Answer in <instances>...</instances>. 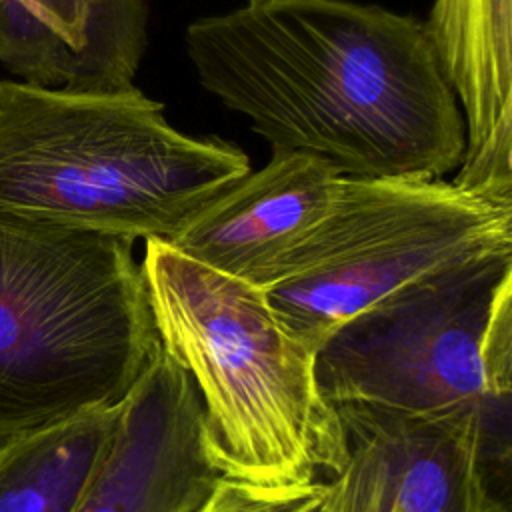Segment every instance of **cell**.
Here are the masks:
<instances>
[{"label": "cell", "mask_w": 512, "mask_h": 512, "mask_svg": "<svg viewBox=\"0 0 512 512\" xmlns=\"http://www.w3.org/2000/svg\"><path fill=\"white\" fill-rule=\"evenodd\" d=\"M200 84L272 150L350 178L458 170V100L422 20L348 0H248L188 24Z\"/></svg>", "instance_id": "cell-1"}, {"label": "cell", "mask_w": 512, "mask_h": 512, "mask_svg": "<svg viewBox=\"0 0 512 512\" xmlns=\"http://www.w3.org/2000/svg\"><path fill=\"white\" fill-rule=\"evenodd\" d=\"M250 170L242 148L188 136L136 86L44 88L0 80V208L170 242Z\"/></svg>", "instance_id": "cell-2"}, {"label": "cell", "mask_w": 512, "mask_h": 512, "mask_svg": "<svg viewBox=\"0 0 512 512\" xmlns=\"http://www.w3.org/2000/svg\"><path fill=\"white\" fill-rule=\"evenodd\" d=\"M162 350L196 388L220 476L256 484L334 480L346 464L338 410L316 378V350L264 290L148 240L142 260Z\"/></svg>", "instance_id": "cell-3"}, {"label": "cell", "mask_w": 512, "mask_h": 512, "mask_svg": "<svg viewBox=\"0 0 512 512\" xmlns=\"http://www.w3.org/2000/svg\"><path fill=\"white\" fill-rule=\"evenodd\" d=\"M160 350L132 240L0 208V444L116 410Z\"/></svg>", "instance_id": "cell-4"}, {"label": "cell", "mask_w": 512, "mask_h": 512, "mask_svg": "<svg viewBox=\"0 0 512 512\" xmlns=\"http://www.w3.org/2000/svg\"><path fill=\"white\" fill-rule=\"evenodd\" d=\"M316 378L334 408L476 422L512 454V246L426 272L334 328Z\"/></svg>", "instance_id": "cell-5"}, {"label": "cell", "mask_w": 512, "mask_h": 512, "mask_svg": "<svg viewBox=\"0 0 512 512\" xmlns=\"http://www.w3.org/2000/svg\"><path fill=\"white\" fill-rule=\"evenodd\" d=\"M512 246V208L442 178H350L282 278L264 290L314 350L340 324L410 280Z\"/></svg>", "instance_id": "cell-6"}, {"label": "cell", "mask_w": 512, "mask_h": 512, "mask_svg": "<svg viewBox=\"0 0 512 512\" xmlns=\"http://www.w3.org/2000/svg\"><path fill=\"white\" fill-rule=\"evenodd\" d=\"M336 410L346 464L332 512H510L512 454L476 422Z\"/></svg>", "instance_id": "cell-7"}, {"label": "cell", "mask_w": 512, "mask_h": 512, "mask_svg": "<svg viewBox=\"0 0 512 512\" xmlns=\"http://www.w3.org/2000/svg\"><path fill=\"white\" fill-rule=\"evenodd\" d=\"M218 476L196 388L160 350L118 406L74 512H194Z\"/></svg>", "instance_id": "cell-8"}, {"label": "cell", "mask_w": 512, "mask_h": 512, "mask_svg": "<svg viewBox=\"0 0 512 512\" xmlns=\"http://www.w3.org/2000/svg\"><path fill=\"white\" fill-rule=\"evenodd\" d=\"M340 180L316 156L272 150L262 168L248 170L204 204L166 244L198 264L266 290L324 222Z\"/></svg>", "instance_id": "cell-9"}, {"label": "cell", "mask_w": 512, "mask_h": 512, "mask_svg": "<svg viewBox=\"0 0 512 512\" xmlns=\"http://www.w3.org/2000/svg\"><path fill=\"white\" fill-rule=\"evenodd\" d=\"M424 26L464 118L452 182L512 208V0H434Z\"/></svg>", "instance_id": "cell-10"}, {"label": "cell", "mask_w": 512, "mask_h": 512, "mask_svg": "<svg viewBox=\"0 0 512 512\" xmlns=\"http://www.w3.org/2000/svg\"><path fill=\"white\" fill-rule=\"evenodd\" d=\"M146 42L144 0H0V64L20 82L122 90Z\"/></svg>", "instance_id": "cell-11"}, {"label": "cell", "mask_w": 512, "mask_h": 512, "mask_svg": "<svg viewBox=\"0 0 512 512\" xmlns=\"http://www.w3.org/2000/svg\"><path fill=\"white\" fill-rule=\"evenodd\" d=\"M116 410L0 444V512H74L106 452Z\"/></svg>", "instance_id": "cell-12"}, {"label": "cell", "mask_w": 512, "mask_h": 512, "mask_svg": "<svg viewBox=\"0 0 512 512\" xmlns=\"http://www.w3.org/2000/svg\"><path fill=\"white\" fill-rule=\"evenodd\" d=\"M194 512H332L330 482L256 484L218 476Z\"/></svg>", "instance_id": "cell-13"}]
</instances>
